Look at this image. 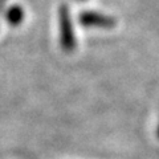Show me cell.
<instances>
[{
    "label": "cell",
    "mask_w": 159,
    "mask_h": 159,
    "mask_svg": "<svg viewBox=\"0 0 159 159\" xmlns=\"http://www.w3.org/2000/svg\"><path fill=\"white\" fill-rule=\"evenodd\" d=\"M80 24L82 27H97V28H113L116 27V19L99 12L85 11L80 15Z\"/></svg>",
    "instance_id": "2"
},
{
    "label": "cell",
    "mask_w": 159,
    "mask_h": 159,
    "mask_svg": "<svg viewBox=\"0 0 159 159\" xmlns=\"http://www.w3.org/2000/svg\"><path fill=\"white\" fill-rule=\"evenodd\" d=\"M58 27H60V44L65 52H73L77 47L73 24L66 6H61L58 11Z\"/></svg>",
    "instance_id": "1"
},
{
    "label": "cell",
    "mask_w": 159,
    "mask_h": 159,
    "mask_svg": "<svg viewBox=\"0 0 159 159\" xmlns=\"http://www.w3.org/2000/svg\"><path fill=\"white\" fill-rule=\"evenodd\" d=\"M7 23L12 27H17L23 23L24 20V9L20 6H12L11 8H8V11L6 13Z\"/></svg>",
    "instance_id": "3"
},
{
    "label": "cell",
    "mask_w": 159,
    "mask_h": 159,
    "mask_svg": "<svg viewBox=\"0 0 159 159\" xmlns=\"http://www.w3.org/2000/svg\"><path fill=\"white\" fill-rule=\"evenodd\" d=\"M80 2H85V0H80Z\"/></svg>",
    "instance_id": "5"
},
{
    "label": "cell",
    "mask_w": 159,
    "mask_h": 159,
    "mask_svg": "<svg viewBox=\"0 0 159 159\" xmlns=\"http://www.w3.org/2000/svg\"><path fill=\"white\" fill-rule=\"evenodd\" d=\"M158 135H159V127H158Z\"/></svg>",
    "instance_id": "4"
}]
</instances>
